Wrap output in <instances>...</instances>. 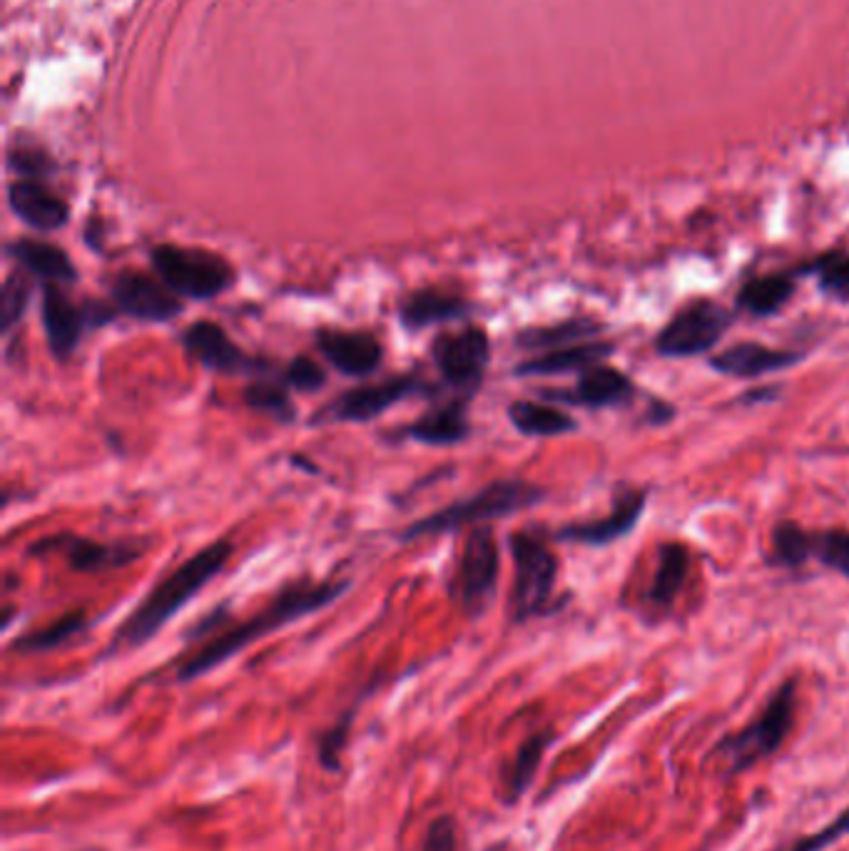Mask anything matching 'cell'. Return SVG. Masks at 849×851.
Wrapping results in <instances>:
<instances>
[{
    "instance_id": "37",
    "label": "cell",
    "mask_w": 849,
    "mask_h": 851,
    "mask_svg": "<svg viewBox=\"0 0 849 851\" xmlns=\"http://www.w3.org/2000/svg\"><path fill=\"white\" fill-rule=\"evenodd\" d=\"M422 851H459V829L451 814H441L428 825Z\"/></svg>"
},
{
    "instance_id": "32",
    "label": "cell",
    "mask_w": 849,
    "mask_h": 851,
    "mask_svg": "<svg viewBox=\"0 0 849 851\" xmlns=\"http://www.w3.org/2000/svg\"><path fill=\"white\" fill-rule=\"evenodd\" d=\"M31 274L18 269L5 279L3 297H0V326H3V334H11L18 322L25 317V309L31 304Z\"/></svg>"
},
{
    "instance_id": "27",
    "label": "cell",
    "mask_w": 849,
    "mask_h": 851,
    "mask_svg": "<svg viewBox=\"0 0 849 851\" xmlns=\"http://www.w3.org/2000/svg\"><path fill=\"white\" fill-rule=\"evenodd\" d=\"M794 297V281L788 274H767L745 284L737 295V307L753 317H770Z\"/></svg>"
},
{
    "instance_id": "3",
    "label": "cell",
    "mask_w": 849,
    "mask_h": 851,
    "mask_svg": "<svg viewBox=\"0 0 849 851\" xmlns=\"http://www.w3.org/2000/svg\"><path fill=\"white\" fill-rule=\"evenodd\" d=\"M546 498V491L536 483L520 479H501L489 483L486 488L471 493L469 498L454 501L436 514L418 518L399 533V541H418V538H436L456 533L466 526H481L489 520H501L516 516L520 510L538 506Z\"/></svg>"
},
{
    "instance_id": "13",
    "label": "cell",
    "mask_w": 849,
    "mask_h": 851,
    "mask_svg": "<svg viewBox=\"0 0 849 851\" xmlns=\"http://www.w3.org/2000/svg\"><path fill=\"white\" fill-rule=\"evenodd\" d=\"M113 307L117 314H125L145 324H164L182 314V301L150 274L125 269L113 279L110 287Z\"/></svg>"
},
{
    "instance_id": "8",
    "label": "cell",
    "mask_w": 849,
    "mask_h": 851,
    "mask_svg": "<svg viewBox=\"0 0 849 851\" xmlns=\"http://www.w3.org/2000/svg\"><path fill=\"white\" fill-rule=\"evenodd\" d=\"M434 389L418 373H394L374 383L349 389L312 416V424H367L411 396H428Z\"/></svg>"
},
{
    "instance_id": "14",
    "label": "cell",
    "mask_w": 849,
    "mask_h": 851,
    "mask_svg": "<svg viewBox=\"0 0 849 851\" xmlns=\"http://www.w3.org/2000/svg\"><path fill=\"white\" fill-rule=\"evenodd\" d=\"M31 555H62L78 573H105L127 567L140 557V548L130 543H100L76 533H55L33 543Z\"/></svg>"
},
{
    "instance_id": "16",
    "label": "cell",
    "mask_w": 849,
    "mask_h": 851,
    "mask_svg": "<svg viewBox=\"0 0 849 851\" xmlns=\"http://www.w3.org/2000/svg\"><path fill=\"white\" fill-rule=\"evenodd\" d=\"M645 501H647L645 491L626 488L623 493H620V496H616L610 516H603L598 520H588V524L565 526L559 530V533H555V538H559V541L583 543V545H593V548L616 543L618 538L628 536L630 530L635 528L638 520H641L643 510H645Z\"/></svg>"
},
{
    "instance_id": "26",
    "label": "cell",
    "mask_w": 849,
    "mask_h": 851,
    "mask_svg": "<svg viewBox=\"0 0 849 851\" xmlns=\"http://www.w3.org/2000/svg\"><path fill=\"white\" fill-rule=\"evenodd\" d=\"M551 739V732H536V735L528 737L526 743L516 749L514 762L504 770V786H501V797H504V802L514 804L516 800L524 797V792L534 782L538 764H541Z\"/></svg>"
},
{
    "instance_id": "6",
    "label": "cell",
    "mask_w": 849,
    "mask_h": 851,
    "mask_svg": "<svg viewBox=\"0 0 849 851\" xmlns=\"http://www.w3.org/2000/svg\"><path fill=\"white\" fill-rule=\"evenodd\" d=\"M794 708H798V685L790 680L772 694L762 715L750 727L720 743L715 757L725 764V770L730 774L750 770L760 759L780 749L794 722Z\"/></svg>"
},
{
    "instance_id": "4",
    "label": "cell",
    "mask_w": 849,
    "mask_h": 851,
    "mask_svg": "<svg viewBox=\"0 0 849 851\" xmlns=\"http://www.w3.org/2000/svg\"><path fill=\"white\" fill-rule=\"evenodd\" d=\"M152 269L172 295L207 301L225 295L237 279V272L225 257L199 246L160 244L150 252Z\"/></svg>"
},
{
    "instance_id": "5",
    "label": "cell",
    "mask_w": 849,
    "mask_h": 851,
    "mask_svg": "<svg viewBox=\"0 0 849 851\" xmlns=\"http://www.w3.org/2000/svg\"><path fill=\"white\" fill-rule=\"evenodd\" d=\"M514 555V590H510V620L526 622L551 612L559 557L534 530H518L510 536Z\"/></svg>"
},
{
    "instance_id": "9",
    "label": "cell",
    "mask_w": 849,
    "mask_h": 851,
    "mask_svg": "<svg viewBox=\"0 0 849 851\" xmlns=\"http://www.w3.org/2000/svg\"><path fill=\"white\" fill-rule=\"evenodd\" d=\"M45 338H48L50 354L58 361H68L76 354L80 338L85 332L97 326H105L117 317V309L103 301L88 299L85 307L72 301L62 287H43V304H41Z\"/></svg>"
},
{
    "instance_id": "28",
    "label": "cell",
    "mask_w": 849,
    "mask_h": 851,
    "mask_svg": "<svg viewBox=\"0 0 849 851\" xmlns=\"http://www.w3.org/2000/svg\"><path fill=\"white\" fill-rule=\"evenodd\" d=\"M690 555L680 543H665L661 548V561H657L653 585L647 590V600L657 608H670L688 578Z\"/></svg>"
},
{
    "instance_id": "31",
    "label": "cell",
    "mask_w": 849,
    "mask_h": 851,
    "mask_svg": "<svg viewBox=\"0 0 849 851\" xmlns=\"http://www.w3.org/2000/svg\"><path fill=\"white\" fill-rule=\"evenodd\" d=\"M812 557V533L792 520H782L772 530V563L800 567Z\"/></svg>"
},
{
    "instance_id": "1",
    "label": "cell",
    "mask_w": 849,
    "mask_h": 851,
    "mask_svg": "<svg viewBox=\"0 0 849 851\" xmlns=\"http://www.w3.org/2000/svg\"><path fill=\"white\" fill-rule=\"evenodd\" d=\"M349 590V580H329V583H291L274 598L267 608H262L257 616L250 620L237 622L234 628L217 633L209 643L197 647L195 653L185 657L177 665L175 680L187 685L192 680H199L207 672L222 667L227 660H232L234 655H240L242 649L257 643V640L267 637L277 630L291 625L307 616L324 610L332 606L334 600H340L342 595Z\"/></svg>"
},
{
    "instance_id": "23",
    "label": "cell",
    "mask_w": 849,
    "mask_h": 851,
    "mask_svg": "<svg viewBox=\"0 0 849 851\" xmlns=\"http://www.w3.org/2000/svg\"><path fill=\"white\" fill-rule=\"evenodd\" d=\"M613 352V344L593 338V342L563 346V349L546 352L536 356V359L520 361L514 373L516 377H561V373L571 371H586L590 366H598L603 359H608Z\"/></svg>"
},
{
    "instance_id": "18",
    "label": "cell",
    "mask_w": 849,
    "mask_h": 851,
    "mask_svg": "<svg viewBox=\"0 0 849 851\" xmlns=\"http://www.w3.org/2000/svg\"><path fill=\"white\" fill-rule=\"evenodd\" d=\"M8 205L27 227L41 232H53L68 225L70 207L43 182L27 177L8 187Z\"/></svg>"
},
{
    "instance_id": "38",
    "label": "cell",
    "mask_w": 849,
    "mask_h": 851,
    "mask_svg": "<svg viewBox=\"0 0 849 851\" xmlns=\"http://www.w3.org/2000/svg\"><path fill=\"white\" fill-rule=\"evenodd\" d=\"M845 835H849V807L839 814V817L829 827L819 829L817 835L798 839L794 844H790L788 849H782V851H822L825 847L835 844V841L842 839Z\"/></svg>"
},
{
    "instance_id": "24",
    "label": "cell",
    "mask_w": 849,
    "mask_h": 851,
    "mask_svg": "<svg viewBox=\"0 0 849 851\" xmlns=\"http://www.w3.org/2000/svg\"><path fill=\"white\" fill-rule=\"evenodd\" d=\"M603 332V324L593 319H569L551 326H528L516 334V346L526 352H553L581 342H593Z\"/></svg>"
},
{
    "instance_id": "36",
    "label": "cell",
    "mask_w": 849,
    "mask_h": 851,
    "mask_svg": "<svg viewBox=\"0 0 849 851\" xmlns=\"http://www.w3.org/2000/svg\"><path fill=\"white\" fill-rule=\"evenodd\" d=\"M815 269L819 272L822 287L849 299V254H829Z\"/></svg>"
},
{
    "instance_id": "22",
    "label": "cell",
    "mask_w": 849,
    "mask_h": 851,
    "mask_svg": "<svg viewBox=\"0 0 849 851\" xmlns=\"http://www.w3.org/2000/svg\"><path fill=\"white\" fill-rule=\"evenodd\" d=\"M800 359L802 354L780 352V349H770V346L747 342V344H735L730 346V349L715 354L710 359V366L718 373H725V377L757 379V377H765V373L790 369V366H794Z\"/></svg>"
},
{
    "instance_id": "17",
    "label": "cell",
    "mask_w": 849,
    "mask_h": 851,
    "mask_svg": "<svg viewBox=\"0 0 849 851\" xmlns=\"http://www.w3.org/2000/svg\"><path fill=\"white\" fill-rule=\"evenodd\" d=\"M546 399L559 401L565 406H588V409H608L623 406L635 396V387L626 373L613 366H590L581 371V379L573 391H543Z\"/></svg>"
},
{
    "instance_id": "21",
    "label": "cell",
    "mask_w": 849,
    "mask_h": 851,
    "mask_svg": "<svg viewBox=\"0 0 849 851\" xmlns=\"http://www.w3.org/2000/svg\"><path fill=\"white\" fill-rule=\"evenodd\" d=\"M8 257H13L25 274L43 281L45 287H68L78 281V269L70 254L60 246L41 240H15L8 244Z\"/></svg>"
},
{
    "instance_id": "29",
    "label": "cell",
    "mask_w": 849,
    "mask_h": 851,
    "mask_svg": "<svg viewBox=\"0 0 849 851\" xmlns=\"http://www.w3.org/2000/svg\"><path fill=\"white\" fill-rule=\"evenodd\" d=\"M90 628V618L85 610H72L68 616H62L60 620L50 622L48 628L43 630H33L23 637H18L11 645L13 653L21 655H41V653H50V649H58L60 645L70 643L72 637H78L80 633H85Z\"/></svg>"
},
{
    "instance_id": "25",
    "label": "cell",
    "mask_w": 849,
    "mask_h": 851,
    "mask_svg": "<svg viewBox=\"0 0 849 851\" xmlns=\"http://www.w3.org/2000/svg\"><path fill=\"white\" fill-rule=\"evenodd\" d=\"M508 418L518 434L531 438H551L573 434L578 424L561 409L536 404V401H514L508 406Z\"/></svg>"
},
{
    "instance_id": "15",
    "label": "cell",
    "mask_w": 849,
    "mask_h": 851,
    "mask_svg": "<svg viewBox=\"0 0 849 851\" xmlns=\"http://www.w3.org/2000/svg\"><path fill=\"white\" fill-rule=\"evenodd\" d=\"M317 352L344 377H371L383 361V344L369 332H346V329H319Z\"/></svg>"
},
{
    "instance_id": "12",
    "label": "cell",
    "mask_w": 849,
    "mask_h": 851,
    "mask_svg": "<svg viewBox=\"0 0 849 851\" xmlns=\"http://www.w3.org/2000/svg\"><path fill=\"white\" fill-rule=\"evenodd\" d=\"M180 344L192 359L199 366H205L207 371L225 373V377H269L274 373V366L257 356L244 354L237 346L227 332L215 322H195L190 324L185 332L180 334Z\"/></svg>"
},
{
    "instance_id": "33",
    "label": "cell",
    "mask_w": 849,
    "mask_h": 851,
    "mask_svg": "<svg viewBox=\"0 0 849 851\" xmlns=\"http://www.w3.org/2000/svg\"><path fill=\"white\" fill-rule=\"evenodd\" d=\"M352 722H354V710L344 712V715L336 720L332 727L324 729L322 735H319L317 759H319V764H322L326 772H332V774L342 772L344 749H346V743H349Z\"/></svg>"
},
{
    "instance_id": "30",
    "label": "cell",
    "mask_w": 849,
    "mask_h": 851,
    "mask_svg": "<svg viewBox=\"0 0 849 851\" xmlns=\"http://www.w3.org/2000/svg\"><path fill=\"white\" fill-rule=\"evenodd\" d=\"M242 399L246 406L260 411V414L269 416L274 421H279V424H295L297 409L291 404L289 387L282 381V377L274 379V373H269V377L254 379L250 387L244 389Z\"/></svg>"
},
{
    "instance_id": "35",
    "label": "cell",
    "mask_w": 849,
    "mask_h": 851,
    "mask_svg": "<svg viewBox=\"0 0 849 851\" xmlns=\"http://www.w3.org/2000/svg\"><path fill=\"white\" fill-rule=\"evenodd\" d=\"M282 381L287 383L289 389L301 391V393H312L319 391L326 383V371L322 364H317L309 356H295L285 369H282Z\"/></svg>"
},
{
    "instance_id": "20",
    "label": "cell",
    "mask_w": 849,
    "mask_h": 851,
    "mask_svg": "<svg viewBox=\"0 0 849 851\" xmlns=\"http://www.w3.org/2000/svg\"><path fill=\"white\" fill-rule=\"evenodd\" d=\"M466 404L469 399H454L449 404L428 409L426 414L397 432V438H409V441L426 446H459L471 434Z\"/></svg>"
},
{
    "instance_id": "2",
    "label": "cell",
    "mask_w": 849,
    "mask_h": 851,
    "mask_svg": "<svg viewBox=\"0 0 849 851\" xmlns=\"http://www.w3.org/2000/svg\"><path fill=\"white\" fill-rule=\"evenodd\" d=\"M232 543L222 538V541L209 543L199 553L187 557V561L177 565L170 575H164V578L137 602V608L125 618L123 625L117 628L113 643L107 647V655L130 653V649L148 645L190 600H195L197 595L225 571L227 561L232 557Z\"/></svg>"
},
{
    "instance_id": "34",
    "label": "cell",
    "mask_w": 849,
    "mask_h": 851,
    "mask_svg": "<svg viewBox=\"0 0 849 851\" xmlns=\"http://www.w3.org/2000/svg\"><path fill=\"white\" fill-rule=\"evenodd\" d=\"M812 557H817L829 571L849 578V530L833 528L812 533Z\"/></svg>"
},
{
    "instance_id": "7",
    "label": "cell",
    "mask_w": 849,
    "mask_h": 851,
    "mask_svg": "<svg viewBox=\"0 0 849 851\" xmlns=\"http://www.w3.org/2000/svg\"><path fill=\"white\" fill-rule=\"evenodd\" d=\"M498 565L501 555L493 530L489 526L473 528L451 580V598L466 618L477 620L489 610L498 585Z\"/></svg>"
},
{
    "instance_id": "19",
    "label": "cell",
    "mask_w": 849,
    "mask_h": 851,
    "mask_svg": "<svg viewBox=\"0 0 849 851\" xmlns=\"http://www.w3.org/2000/svg\"><path fill=\"white\" fill-rule=\"evenodd\" d=\"M471 301L456 291L426 287L401 299L397 314L406 329H428L434 324L461 322L471 314Z\"/></svg>"
},
{
    "instance_id": "10",
    "label": "cell",
    "mask_w": 849,
    "mask_h": 851,
    "mask_svg": "<svg viewBox=\"0 0 849 851\" xmlns=\"http://www.w3.org/2000/svg\"><path fill=\"white\" fill-rule=\"evenodd\" d=\"M432 356L438 377L461 399H471L481 389L491 364V338L481 326H466L434 338Z\"/></svg>"
},
{
    "instance_id": "11",
    "label": "cell",
    "mask_w": 849,
    "mask_h": 851,
    "mask_svg": "<svg viewBox=\"0 0 849 851\" xmlns=\"http://www.w3.org/2000/svg\"><path fill=\"white\" fill-rule=\"evenodd\" d=\"M733 314L715 301H696L678 311L655 338V352L668 359H688L710 352L733 324Z\"/></svg>"
}]
</instances>
